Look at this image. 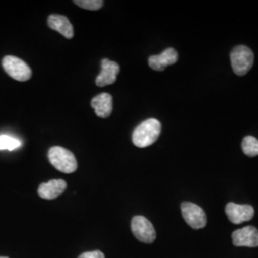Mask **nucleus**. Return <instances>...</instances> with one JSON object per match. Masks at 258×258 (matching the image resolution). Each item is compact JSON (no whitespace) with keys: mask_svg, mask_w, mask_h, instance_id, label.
Listing matches in <instances>:
<instances>
[{"mask_svg":"<svg viewBox=\"0 0 258 258\" xmlns=\"http://www.w3.org/2000/svg\"><path fill=\"white\" fill-rule=\"evenodd\" d=\"M161 133V122L156 119L143 121L133 131L132 142L138 148H148L154 144Z\"/></svg>","mask_w":258,"mask_h":258,"instance_id":"1","label":"nucleus"},{"mask_svg":"<svg viewBox=\"0 0 258 258\" xmlns=\"http://www.w3.org/2000/svg\"><path fill=\"white\" fill-rule=\"evenodd\" d=\"M48 159L52 166L60 172L73 173L77 170L78 163L74 154L64 148L53 147L48 151Z\"/></svg>","mask_w":258,"mask_h":258,"instance_id":"2","label":"nucleus"},{"mask_svg":"<svg viewBox=\"0 0 258 258\" xmlns=\"http://www.w3.org/2000/svg\"><path fill=\"white\" fill-rule=\"evenodd\" d=\"M254 55L249 47L239 45L233 48L231 53V67L238 76H245L251 69Z\"/></svg>","mask_w":258,"mask_h":258,"instance_id":"3","label":"nucleus"},{"mask_svg":"<svg viewBox=\"0 0 258 258\" xmlns=\"http://www.w3.org/2000/svg\"><path fill=\"white\" fill-rule=\"evenodd\" d=\"M2 66L5 72L16 81L27 82L32 77L29 65L17 56L6 55L2 59Z\"/></svg>","mask_w":258,"mask_h":258,"instance_id":"4","label":"nucleus"},{"mask_svg":"<svg viewBox=\"0 0 258 258\" xmlns=\"http://www.w3.org/2000/svg\"><path fill=\"white\" fill-rule=\"evenodd\" d=\"M131 231L141 242L150 244L156 239V231L151 222L144 216H134L131 221Z\"/></svg>","mask_w":258,"mask_h":258,"instance_id":"5","label":"nucleus"},{"mask_svg":"<svg viewBox=\"0 0 258 258\" xmlns=\"http://www.w3.org/2000/svg\"><path fill=\"white\" fill-rule=\"evenodd\" d=\"M182 214L185 222L195 230L202 229L207 224V217L205 212L196 204L184 202L181 206Z\"/></svg>","mask_w":258,"mask_h":258,"instance_id":"6","label":"nucleus"},{"mask_svg":"<svg viewBox=\"0 0 258 258\" xmlns=\"http://www.w3.org/2000/svg\"><path fill=\"white\" fill-rule=\"evenodd\" d=\"M226 214L231 223L238 225L252 219L254 209L249 205H238L231 202L226 206Z\"/></svg>","mask_w":258,"mask_h":258,"instance_id":"7","label":"nucleus"},{"mask_svg":"<svg viewBox=\"0 0 258 258\" xmlns=\"http://www.w3.org/2000/svg\"><path fill=\"white\" fill-rule=\"evenodd\" d=\"M232 242L236 247H258V231L252 226L232 232Z\"/></svg>","mask_w":258,"mask_h":258,"instance_id":"8","label":"nucleus"},{"mask_svg":"<svg viewBox=\"0 0 258 258\" xmlns=\"http://www.w3.org/2000/svg\"><path fill=\"white\" fill-rule=\"evenodd\" d=\"M102 71L96 78V84L99 87L110 85L116 82L120 72V65L107 58L102 59Z\"/></svg>","mask_w":258,"mask_h":258,"instance_id":"9","label":"nucleus"},{"mask_svg":"<svg viewBox=\"0 0 258 258\" xmlns=\"http://www.w3.org/2000/svg\"><path fill=\"white\" fill-rule=\"evenodd\" d=\"M179 55L174 48H167L160 55H151L148 57V65L155 71H163L166 66L172 65L178 61Z\"/></svg>","mask_w":258,"mask_h":258,"instance_id":"10","label":"nucleus"},{"mask_svg":"<svg viewBox=\"0 0 258 258\" xmlns=\"http://www.w3.org/2000/svg\"><path fill=\"white\" fill-rule=\"evenodd\" d=\"M67 184L62 179L50 180L47 183L39 184L37 194L40 198L46 200H53L64 192Z\"/></svg>","mask_w":258,"mask_h":258,"instance_id":"11","label":"nucleus"},{"mask_svg":"<svg viewBox=\"0 0 258 258\" xmlns=\"http://www.w3.org/2000/svg\"><path fill=\"white\" fill-rule=\"evenodd\" d=\"M91 106L95 111V114L102 118H108L112 113V96L108 93H102L94 97L91 101Z\"/></svg>","mask_w":258,"mask_h":258,"instance_id":"12","label":"nucleus"},{"mask_svg":"<svg viewBox=\"0 0 258 258\" xmlns=\"http://www.w3.org/2000/svg\"><path fill=\"white\" fill-rule=\"evenodd\" d=\"M48 26L60 33L66 38L74 37V29L69 19L60 15H51L48 18Z\"/></svg>","mask_w":258,"mask_h":258,"instance_id":"13","label":"nucleus"},{"mask_svg":"<svg viewBox=\"0 0 258 258\" xmlns=\"http://www.w3.org/2000/svg\"><path fill=\"white\" fill-rule=\"evenodd\" d=\"M243 152L249 157L258 155V140L253 136H247L242 141Z\"/></svg>","mask_w":258,"mask_h":258,"instance_id":"14","label":"nucleus"},{"mask_svg":"<svg viewBox=\"0 0 258 258\" xmlns=\"http://www.w3.org/2000/svg\"><path fill=\"white\" fill-rule=\"evenodd\" d=\"M21 147L20 140L8 135H0V150H15Z\"/></svg>","mask_w":258,"mask_h":258,"instance_id":"15","label":"nucleus"},{"mask_svg":"<svg viewBox=\"0 0 258 258\" xmlns=\"http://www.w3.org/2000/svg\"><path fill=\"white\" fill-rule=\"evenodd\" d=\"M74 3L77 6L89 11H97L103 6L102 0H75Z\"/></svg>","mask_w":258,"mask_h":258,"instance_id":"16","label":"nucleus"},{"mask_svg":"<svg viewBox=\"0 0 258 258\" xmlns=\"http://www.w3.org/2000/svg\"><path fill=\"white\" fill-rule=\"evenodd\" d=\"M78 258H105V256L101 250H94L83 252Z\"/></svg>","mask_w":258,"mask_h":258,"instance_id":"17","label":"nucleus"},{"mask_svg":"<svg viewBox=\"0 0 258 258\" xmlns=\"http://www.w3.org/2000/svg\"><path fill=\"white\" fill-rule=\"evenodd\" d=\"M0 258H9V257H7V256H0Z\"/></svg>","mask_w":258,"mask_h":258,"instance_id":"18","label":"nucleus"}]
</instances>
